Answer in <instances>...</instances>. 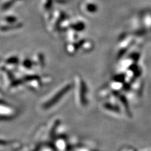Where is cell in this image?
<instances>
[{"mask_svg": "<svg viewBox=\"0 0 151 151\" xmlns=\"http://www.w3.org/2000/svg\"><path fill=\"white\" fill-rule=\"evenodd\" d=\"M122 151H136L134 148L132 147H125L122 150Z\"/></svg>", "mask_w": 151, "mask_h": 151, "instance_id": "6da1fadb", "label": "cell"}]
</instances>
